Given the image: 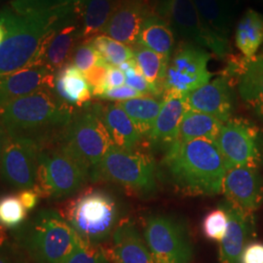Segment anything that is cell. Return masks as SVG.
<instances>
[{"label":"cell","instance_id":"obj_29","mask_svg":"<svg viewBox=\"0 0 263 263\" xmlns=\"http://www.w3.org/2000/svg\"><path fill=\"white\" fill-rule=\"evenodd\" d=\"M116 104L128 114L141 137L148 138L159 115L163 100H157L154 97H141Z\"/></svg>","mask_w":263,"mask_h":263},{"label":"cell","instance_id":"obj_17","mask_svg":"<svg viewBox=\"0 0 263 263\" xmlns=\"http://www.w3.org/2000/svg\"><path fill=\"white\" fill-rule=\"evenodd\" d=\"M222 192L227 202L251 214L262 202V182L257 169L234 167L227 170Z\"/></svg>","mask_w":263,"mask_h":263},{"label":"cell","instance_id":"obj_25","mask_svg":"<svg viewBox=\"0 0 263 263\" xmlns=\"http://www.w3.org/2000/svg\"><path fill=\"white\" fill-rule=\"evenodd\" d=\"M54 90L63 102L73 107H82L89 104L93 96L84 73L71 64L57 72Z\"/></svg>","mask_w":263,"mask_h":263},{"label":"cell","instance_id":"obj_37","mask_svg":"<svg viewBox=\"0 0 263 263\" xmlns=\"http://www.w3.org/2000/svg\"><path fill=\"white\" fill-rule=\"evenodd\" d=\"M109 67L110 66L104 64V61L101 58V61L98 65H96L90 70L85 72V78L91 88L92 94L95 97L100 98L106 91L105 81Z\"/></svg>","mask_w":263,"mask_h":263},{"label":"cell","instance_id":"obj_15","mask_svg":"<svg viewBox=\"0 0 263 263\" xmlns=\"http://www.w3.org/2000/svg\"><path fill=\"white\" fill-rule=\"evenodd\" d=\"M234 100L232 82L226 76L217 77L186 96L189 109L209 114L222 123L231 119Z\"/></svg>","mask_w":263,"mask_h":263},{"label":"cell","instance_id":"obj_10","mask_svg":"<svg viewBox=\"0 0 263 263\" xmlns=\"http://www.w3.org/2000/svg\"><path fill=\"white\" fill-rule=\"evenodd\" d=\"M144 239L154 263H190L192 245L186 227L173 216H149L144 227Z\"/></svg>","mask_w":263,"mask_h":263},{"label":"cell","instance_id":"obj_43","mask_svg":"<svg viewBox=\"0 0 263 263\" xmlns=\"http://www.w3.org/2000/svg\"><path fill=\"white\" fill-rule=\"evenodd\" d=\"M40 195L34 189H26L21 191L19 194V199L27 211H31L36 207Z\"/></svg>","mask_w":263,"mask_h":263},{"label":"cell","instance_id":"obj_46","mask_svg":"<svg viewBox=\"0 0 263 263\" xmlns=\"http://www.w3.org/2000/svg\"><path fill=\"white\" fill-rule=\"evenodd\" d=\"M7 238H8V235H7L6 231H5V228L0 224V241H3L5 239H7Z\"/></svg>","mask_w":263,"mask_h":263},{"label":"cell","instance_id":"obj_23","mask_svg":"<svg viewBox=\"0 0 263 263\" xmlns=\"http://www.w3.org/2000/svg\"><path fill=\"white\" fill-rule=\"evenodd\" d=\"M102 118L114 146L125 151H135L141 141V134L118 104L103 105Z\"/></svg>","mask_w":263,"mask_h":263},{"label":"cell","instance_id":"obj_33","mask_svg":"<svg viewBox=\"0 0 263 263\" xmlns=\"http://www.w3.org/2000/svg\"><path fill=\"white\" fill-rule=\"evenodd\" d=\"M27 217V210L17 196L0 198V224L4 228L15 229L23 224Z\"/></svg>","mask_w":263,"mask_h":263},{"label":"cell","instance_id":"obj_30","mask_svg":"<svg viewBox=\"0 0 263 263\" xmlns=\"http://www.w3.org/2000/svg\"><path fill=\"white\" fill-rule=\"evenodd\" d=\"M235 42L245 58L255 56L263 43V15L248 10L236 27Z\"/></svg>","mask_w":263,"mask_h":263},{"label":"cell","instance_id":"obj_9","mask_svg":"<svg viewBox=\"0 0 263 263\" xmlns=\"http://www.w3.org/2000/svg\"><path fill=\"white\" fill-rule=\"evenodd\" d=\"M157 15L167 20L179 36L198 46L210 49L216 56L229 55L228 39L208 27L192 0H154Z\"/></svg>","mask_w":263,"mask_h":263},{"label":"cell","instance_id":"obj_20","mask_svg":"<svg viewBox=\"0 0 263 263\" xmlns=\"http://www.w3.org/2000/svg\"><path fill=\"white\" fill-rule=\"evenodd\" d=\"M223 208L228 216L226 233L220 242V263H240L245 244L252 232L251 214L226 201Z\"/></svg>","mask_w":263,"mask_h":263},{"label":"cell","instance_id":"obj_45","mask_svg":"<svg viewBox=\"0 0 263 263\" xmlns=\"http://www.w3.org/2000/svg\"><path fill=\"white\" fill-rule=\"evenodd\" d=\"M5 38H6V30L3 28L2 25H0V45L5 40Z\"/></svg>","mask_w":263,"mask_h":263},{"label":"cell","instance_id":"obj_16","mask_svg":"<svg viewBox=\"0 0 263 263\" xmlns=\"http://www.w3.org/2000/svg\"><path fill=\"white\" fill-rule=\"evenodd\" d=\"M80 42L81 24L80 20H76L48 35L29 66H45L50 71L57 73L71 62L73 52Z\"/></svg>","mask_w":263,"mask_h":263},{"label":"cell","instance_id":"obj_12","mask_svg":"<svg viewBox=\"0 0 263 263\" xmlns=\"http://www.w3.org/2000/svg\"><path fill=\"white\" fill-rule=\"evenodd\" d=\"M227 170L234 167L257 169L262 157V142L258 129L243 119L223 123L216 141Z\"/></svg>","mask_w":263,"mask_h":263},{"label":"cell","instance_id":"obj_34","mask_svg":"<svg viewBox=\"0 0 263 263\" xmlns=\"http://www.w3.org/2000/svg\"><path fill=\"white\" fill-rule=\"evenodd\" d=\"M108 258L103 246L86 244L79 239L73 253L65 263H109Z\"/></svg>","mask_w":263,"mask_h":263},{"label":"cell","instance_id":"obj_13","mask_svg":"<svg viewBox=\"0 0 263 263\" xmlns=\"http://www.w3.org/2000/svg\"><path fill=\"white\" fill-rule=\"evenodd\" d=\"M39 151L30 141L9 137L0 165L2 180L21 191L33 189L37 176Z\"/></svg>","mask_w":263,"mask_h":263},{"label":"cell","instance_id":"obj_19","mask_svg":"<svg viewBox=\"0 0 263 263\" xmlns=\"http://www.w3.org/2000/svg\"><path fill=\"white\" fill-rule=\"evenodd\" d=\"M56 73L45 66H29L0 80V110L14 101L55 87Z\"/></svg>","mask_w":263,"mask_h":263},{"label":"cell","instance_id":"obj_41","mask_svg":"<svg viewBox=\"0 0 263 263\" xmlns=\"http://www.w3.org/2000/svg\"><path fill=\"white\" fill-rule=\"evenodd\" d=\"M240 263H263L262 243H252L245 247Z\"/></svg>","mask_w":263,"mask_h":263},{"label":"cell","instance_id":"obj_28","mask_svg":"<svg viewBox=\"0 0 263 263\" xmlns=\"http://www.w3.org/2000/svg\"><path fill=\"white\" fill-rule=\"evenodd\" d=\"M223 123L206 113L188 109L180 124L178 141L204 139L216 142Z\"/></svg>","mask_w":263,"mask_h":263},{"label":"cell","instance_id":"obj_32","mask_svg":"<svg viewBox=\"0 0 263 263\" xmlns=\"http://www.w3.org/2000/svg\"><path fill=\"white\" fill-rule=\"evenodd\" d=\"M90 42L107 66L118 67L123 63L134 58L133 49L130 46L104 34L95 37Z\"/></svg>","mask_w":263,"mask_h":263},{"label":"cell","instance_id":"obj_35","mask_svg":"<svg viewBox=\"0 0 263 263\" xmlns=\"http://www.w3.org/2000/svg\"><path fill=\"white\" fill-rule=\"evenodd\" d=\"M228 216L222 207L209 213L203 221V232L208 239L221 242L226 235Z\"/></svg>","mask_w":263,"mask_h":263},{"label":"cell","instance_id":"obj_44","mask_svg":"<svg viewBox=\"0 0 263 263\" xmlns=\"http://www.w3.org/2000/svg\"><path fill=\"white\" fill-rule=\"evenodd\" d=\"M9 140V136L5 128L3 127L2 123L0 122V165H1V160L3 156V152L5 149V146L7 144V141Z\"/></svg>","mask_w":263,"mask_h":263},{"label":"cell","instance_id":"obj_3","mask_svg":"<svg viewBox=\"0 0 263 263\" xmlns=\"http://www.w3.org/2000/svg\"><path fill=\"white\" fill-rule=\"evenodd\" d=\"M163 166L173 184L189 195L222 192L227 167L216 142L177 141L166 151Z\"/></svg>","mask_w":263,"mask_h":263},{"label":"cell","instance_id":"obj_7","mask_svg":"<svg viewBox=\"0 0 263 263\" xmlns=\"http://www.w3.org/2000/svg\"><path fill=\"white\" fill-rule=\"evenodd\" d=\"M100 104H87L74 110L59 142L66 151L93 172L113 143L102 118Z\"/></svg>","mask_w":263,"mask_h":263},{"label":"cell","instance_id":"obj_2","mask_svg":"<svg viewBox=\"0 0 263 263\" xmlns=\"http://www.w3.org/2000/svg\"><path fill=\"white\" fill-rule=\"evenodd\" d=\"M55 90L44 88L0 110V122L10 138L34 143L39 149L59 143L74 112Z\"/></svg>","mask_w":263,"mask_h":263},{"label":"cell","instance_id":"obj_36","mask_svg":"<svg viewBox=\"0 0 263 263\" xmlns=\"http://www.w3.org/2000/svg\"><path fill=\"white\" fill-rule=\"evenodd\" d=\"M101 61V57L96 51L91 42H80L73 52L71 58L72 65L76 66L81 72H87Z\"/></svg>","mask_w":263,"mask_h":263},{"label":"cell","instance_id":"obj_4","mask_svg":"<svg viewBox=\"0 0 263 263\" xmlns=\"http://www.w3.org/2000/svg\"><path fill=\"white\" fill-rule=\"evenodd\" d=\"M12 239L33 263H65L79 241L66 218L54 209L36 211L13 229Z\"/></svg>","mask_w":263,"mask_h":263},{"label":"cell","instance_id":"obj_5","mask_svg":"<svg viewBox=\"0 0 263 263\" xmlns=\"http://www.w3.org/2000/svg\"><path fill=\"white\" fill-rule=\"evenodd\" d=\"M62 215L86 244L102 246L120 222L117 202L100 189L84 191L70 200Z\"/></svg>","mask_w":263,"mask_h":263},{"label":"cell","instance_id":"obj_24","mask_svg":"<svg viewBox=\"0 0 263 263\" xmlns=\"http://www.w3.org/2000/svg\"><path fill=\"white\" fill-rule=\"evenodd\" d=\"M120 0H80L77 11L81 24V42L103 34L104 28Z\"/></svg>","mask_w":263,"mask_h":263},{"label":"cell","instance_id":"obj_6","mask_svg":"<svg viewBox=\"0 0 263 263\" xmlns=\"http://www.w3.org/2000/svg\"><path fill=\"white\" fill-rule=\"evenodd\" d=\"M91 180L89 169L57 143L39 151L34 190L40 197L62 200L72 196Z\"/></svg>","mask_w":263,"mask_h":263},{"label":"cell","instance_id":"obj_26","mask_svg":"<svg viewBox=\"0 0 263 263\" xmlns=\"http://www.w3.org/2000/svg\"><path fill=\"white\" fill-rule=\"evenodd\" d=\"M137 43L171 59L175 44L174 29L167 20L153 15L142 25Z\"/></svg>","mask_w":263,"mask_h":263},{"label":"cell","instance_id":"obj_1","mask_svg":"<svg viewBox=\"0 0 263 263\" xmlns=\"http://www.w3.org/2000/svg\"><path fill=\"white\" fill-rule=\"evenodd\" d=\"M76 20H80L77 4L25 14L1 10L6 38L0 45V80L30 66L48 35Z\"/></svg>","mask_w":263,"mask_h":263},{"label":"cell","instance_id":"obj_18","mask_svg":"<svg viewBox=\"0 0 263 263\" xmlns=\"http://www.w3.org/2000/svg\"><path fill=\"white\" fill-rule=\"evenodd\" d=\"M186 96L187 94L173 91H166L164 93L159 115L148 136L149 141L154 147L165 148L167 151L178 141L180 124L184 114L189 109Z\"/></svg>","mask_w":263,"mask_h":263},{"label":"cell","instance_id":"obj_14","mask_svg":"<svg viewBox=\"0 0 263 263\" xmlns=\"http://www.w3.org/2000/svg\"><path fill=\"white\" fill-rule=\"evenodd\" d=\"M157 15L154 0H120L103 34L128 46L138 42L144 22Z\"/></svg>","mask_w":263,"mask_h":263},{"label":"cell","instance_id":"obj_31","mask_svg":"<svg viewBox=\"0 0 263 263\" xmlns=\"http://www.w3.org/2000/svg\"><path fill=\"white\" fill-rule=\"evenodd\" d=\"M208 27L220 37L228 39L232 26L231 0H192Z\"/></svg>","mask_w":263,"mask_h":263},{"label":"cell","instance_id":"obj_27","mask_svg":"<svg viewBox=\"0 0 263 263\" xmlns=\"http://www.w3.org/2000/svg\"><path fill=\"white\" fill-rule=\"evenodd\" d=\"M134 58L140 67L142 76L152 86L157 97L165 92V78L170 59L162 56L143 45L136 43L132 46Z\"/></svg>","mask_w":263,"mask_h":263},{"label":"cell","instance_id":"obj_22","mask_svg":"<svg viewBox=\"0 0 263 263\" xmlns=\"http://www.w3.org/2000/svg\"><path fill=\"white\" fill-rule=\"evenodd\" d=\"M237 82L243 102L263 119V55L245 58Z\"/></svg>","mask_w":263,"mask_h":263},{"label":"cell","instance_id":"obj_11","mask_svg":"<svg viewBox=\"0 0 263 263\" xmlns=\"http://www.w3.org/2000/svg\"><path fill=\"white\" fill-rule=\"evenodd\" d=\"M210 59L211 55L205 48L182 41L170 59L165 92L188 94L208 84L213 76L208 70Z\"/></svg>","mask_w":263,"mask_h":263},{"label":"cell","instance_id":"obj_39","mask_svg":"<svg viewBox=\"0 0 263 263\" xmlns=\"http://www.w3.org/2000/svg\"><path fill=\"white\" fill-rule=\"evenodd\" d=\"M28 255L12 238L0 241V263H28Z\"/></svg>","mask_w":263,"mask_h":263},{"label":"cell","instance_id":"obj_8","mask_svg":"<svg viewBox=\"0 0 263 263\" xmlns=\"http://www.w3.org/2000/svg\"><path fill=\"white\" fill-rule=\"evenodd\" d=\"M91 180L112 182L141 194H151L157 188L155 165L149 155L114 145L93 172Z\"/></svg>","mask_w":263,"mask_h":263},{"label":"cell","instance_id":"obj_38","mask_svg":"<svg viewBox=\"0 0 263 263\" xmlns=\"http://www.w3.org/2000/svg\"><path fill=\"white\" fill-rule=\"evenodd\" d=\"M126 77V84L139 92L143 97H157L154 89L152 88L147 80L142 76L140 67L138 65L131 67L126 72H124Z\"/></svg>","mask_w":263,"mask_h":263},{"label":"cell","instance_id":"obj_40","mask_svg":"<svg viewBox=\"0 0 263 263\" xmlns=\"http://www.w3.org/2000/svg\"><path fill=\"white\" fill-rule=\"evenodd\" d=\"M143 97L142 95L137 92L129 86H121L118 88H113L105 91L104 94L100 97V99L103 100H108V101H114V102H123L131 99L141 98Z\"/></svg>","mask_w":263,"mask_h":263},{"label":"cell","instance_id":"obj_42","mask_svg":"<svg viewBox=\"0 0 263 263\" xmlns=\"http://www.w3.org/2000/svg\"><path fill=\"white\" fill-rule=\"evenodd\" d=\"M126 77L121 69L115 66H110L107 71L106 76V81H105V86H106V91L113 88H118L121 87L125 83Z\"/></svg>","mask_w":263,"mask_h":263},{"label":"cell","instance_id":"obj_21","mask_svg":"<svg viewBox=\"0 0 263 263\" xmlns=\"http://www.w3.org/2000/svg\"><path fill=\"white\" fill-rule=\"evenodd\" d=\"M108 257L115 263H154L146 243L130 219H121L112 234Z\"/></svg>","mask_w":263,"mask_h":263}]
</instances>
